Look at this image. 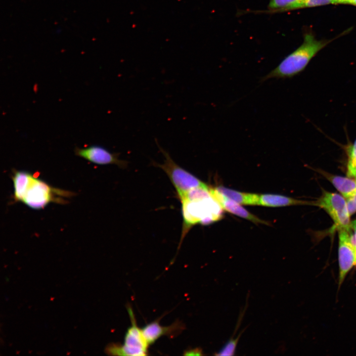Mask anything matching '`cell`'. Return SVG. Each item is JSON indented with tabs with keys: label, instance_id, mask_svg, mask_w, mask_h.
<instances>
[{
	"label": "cell",
	"instance_id": "obj_17",
	"mask_svg": "<svg viewBox=\"0 0 356 356\" xmlns=\"http://www.w3.org/2000/svg\"><path fill=\"white\" fill-rule=\"evenodd\" d=\"M356 175V139L352 145L349 154L348 176L355 177Z\"/></svg>",
	"mask_w": 356,
	"mask_h": 356
},
{
	"label": "cell",
	"instance_id": "obj_5",
	"mask_svg": "<svg viewBox=\"0 0 356 356\" xmlns=\"http://www.w3.org/2000/svg\"><path fill=\"white\" fill-rule=\"evenodd\" d=\"M316 204L327 212L339 230L351 228L347 203L342 196L324 192Z\"/></svg>",
	"mask_w": 356,
	"mask_h": 356
},
{
	"label": "cell",
	"instance_id": "obj_8",
	"mask_svg": "<svg viewBox=\"0 0 356 356\" xmlns=\"http://www.w3.org/2000/svg\"><path fill=\"white\" fill-rule=\"evenodd\" d=\"M74 151L76 155L94 164H115L122 168L127 165V161L119 158V154L111 153L100 145H91L84 148L76 147Z\"/></svg>",
	"mask_w": 356,
	"mask_h": 356
},
{
	"label": "cell",
	"instance_id": "obj_24",
	"mask_svg": "<svg viewBox=\"0 0 356 356\" xmlns=\"http://www.w3.org/2000/svg\"><path fill=\"white\" fill-rule=\"evenodd\" d=\"M355 265H356V262H355Z\"/></svg>",
	"mask_w": 356,
	"mask_h": 356
},
{
	"label": "cell",
	"instance_id": "obj_10",
	"mask_svg": "<svg viewBox=\"0 0 356 356\" xmlns=\"http://www.w3.org/2000/svg\"><path fill=\"white\" fill-rule=\"evenodd\" d=\"M211 191L213 197L220 203L222 209L227 212L256 224H269L267 222L260 219L254 214L248 212L244 208L240 206L239 204L229 200L219 193L214 188H211Z\"/></svg>",
	"mask_w": 356,
	"mask_h": 356
},
{
	"label": "cell",
	"instance_id": "obj_23",
	"mask_svg": "<svg viewBox=\"0 0 356 356\" xmlns=\"http://www.w3.org/2000/svg\"><path fill=\"white\" fill-rule=\"evenodd\" d=\"M353 198L355 199V200L356 201V193L352 196Z\"/></svg>",
	"mask_w": 356,
	"mask_h": 356
},
{
	"label": "cell",
	"instance_id": "obj_20",
	"mask_svg": "<svg viewBox=\"0 0 356 356\" xmlns=\"http://www.w3.org/2000/svg\"><path fill=\"white\" fill-rule=\"evenodd\" d=\"M204 355L202 349L201 348L198 347L193 349H188L183 353V355L184 356H203Z\"/></svg>",
	"mask_w": 356,
	"mask_h": 356
},
{
	"label": "cell",
	"instance_id": "obj_11",
	"mask_svg": "<svg viewBox=\"0 0 356 356\" xmlns=\"http://www.w3.org/2000/svg\"><path fill=\"white\" fill-rule=\"evenodd\" d=\"M214 189L226 198L239 204L259 205L258 194L239 192L223 186H217Z\"/></svg>",
	"mask_w": 356,
	"mask_h": 356
},
{
	"label": "cell",
	"instance_id": "obj_25",
	"mask_svg": "<svg viewBox=\"0 0 356 356\" xmlns=\"http://www.w3.org/2000/svg\"><path fill=\"white\" fill-rule=\"evenodd\" d=\"M354 177H355V178H356V175H355V176Z\"/></svg>",
	"mask_w": 356,
	"mask_h": 356
},
{
	"label": "cell",
	"instance_id": "obj_14",
	"mask_svg": "<svg viewBox=\"0 0 356 356\" xmlns=\"http://www.w3.org/2000/svg\"><path fill=\"white\" fill-rule=\"evenodd\" d=\"M325 177L346 198L356 193V181L350 178L325 173Z\"/></svg>",
	"mask_w": 356,
	"mask_h": 356
},
{
	"label": "cell",
	"instance_id": "obj_13",
	"mask_svg": "<svg viewBox=\"0 0 356 356\" xmlns=\"http://www.w3.org/2000/svg\"><path fill=\"white\" fill-rule=\"evenodd\" d=\"M32 175L24 171H17L12 176L13 198L16 202H21Z\"/></svg>",
	"mask_w": 356,
	"mask_h": 356
},
{
	"label": "cell",
	"instance_id": "obj_3",
	"mask_svg": "<svg viewBox=\"0 0 356 356\" xmlns=\"http://www.w3.org/2000/svg\"><path fill=\"white\" fill-rule=\"evenodd\" d=\"M156 142L165 157L162 164L153 162V165L162 169L167 174L175 187L181 200L191 189L198 187H208L204 182L183 169L172 159L169 153Z\"/></svg>",
	"mask_w": 356,
	"mask_h": 356
},
{
	"label": "cell",
	"instance_id": "obj_16",
	"mask_svg": "<svg viewBox=\"0 0 356 356\" xmlns=\"http://www.w3.org/2000/svg\"><path fill=\"white\" fill-rule=\"evenodd\" d=\"M243 332L239 333L236 337L232 336L225 344V345L221 348L218 352L215 355L216 356H233L235 354L236 348L239 338H240Z\"/></svg>",
	"mask_w": 356,
	"mask_h": 356
},
{
	"label": "cell",
	"instance_id": "obj_4",
	"mask_svg": "<svg viewBox=\"0 0 356 356\" xmlns=\"http://www.w3.org/2000/svg\"><path fill=\"white\" fill-rule=\"evenodd\" d=\"M71 193L56 189L32 176L21 202L33 209H41L52 202H63L57 195L68 196Z\"/></svg>",
	"mask_w": 356,
	"mask_h": 356
},
{
	"label": "cell",
	"instance_id": "obj_18",
	"mask_svg": "<svg viewBox=\"0 0 356 356\" xmlns=\"http://www.w3.org/2000/svg\"><path fill=\"white\" fill-rule=\"evenodd\" d=\"M334 4V0H305L303 8L312 7Z\"/></svg>",
	"mask_w": 356,
	"mask_h": 356
},
{
	"label": "cell",
	"instance_id": "obj_12",
	"mask_svg": "<svg viewBox=\"0 0 356 356\" xmlns=\"http://www.w3.org/2000/svg\"><path fill=\"white\" fill-rule=\"evenodd\" d=\"M308 201L295 199L277 194H265L259 195V205L277 207L296 205L310 204Z\"/></svg>",
	"mask_w": 356,
	"mask_h": 356
},
{
	"label": "cell",
	"instance_id": "obj_1",
	"mask_svg": "<svg viewBox=\"0 0 356 356\" xmlns=\"http://www.w3.org/2000/svg\"><path fill=\"white\" fill-rule=\"evenodd\" d=\"M332 41V40H318L312 32L306 33L302 44L286 56L261 81L264 82L271 79H285L295 76L303 71L311 59Z\"/></svg>",
	"mask_w": 356,
	"mask_h": 356
},
{
	"label": "cell",
	"instance_id": "obj_15",
	"mask_svg": "<svg viewBox=\"0 0 356 356\" xmlns=\"http://www.w3.org/2000/svg\"><path fill=\"white\" fill-rule=\"evenodd\" d=\"M305 0H269L268 13L284 12L303 8Z\"/></svg>",
	"mask_w": 356,
	"mask_h": 356
},
{
	"label": "cell",
	"instance_id": "obj_21",
	"mask_svg": "<svg viewBox=\"0 0 356 356\" xmlns=\"http://www.w3.org/2000/svg\"><path fill=\"white\" fill-rule=\"evenodd\" d=\"M334 4H349L356 6V0H334Z\"/></svg>",
	"mask_w": 356,
	"mask_h": 356
},
{
	"label": "cell",
	"instance_id": "obj_6",
	"mask_svg": "<svg viewBox=\"0 0 356 356\" xmlns=\"http://www.w3.org/2000/svg\"><path fill=\"white\" fill-rule=\"evenodd\" d=\"M132 325L128 329L124 339V345L121 344L122 356H142L147 355L148 344L142 331L137 326L134 312L128 307Z\"/></svg>",
	"mask_w": 356,
	"mask_h": 356
},
{
	"label": "cell",
	"instance_id": "obj_19",
	"mask_svg": "<svg viewBox=\"0 0 356 356\" xmlns=\"http://www.w3.org/2000/svg\"><path fill=\"white\" fill-rule=\"evenodd\" d=\"M346 203L350 215H353L356 212V201L352 196L347 198Z\"/></svg>",
	"mask_w": 356,
	"mask_h": 356
},
{
	"label": "cell",
	"instance_id": "obj_7",
	"mask_svg": "<svg viewBox=\"0 0 356 356\" xmlns=\"http://www.w3.org/2000/svg\"><path fill=\"white\" fill-rule=\"evenodd\" d=\"M338 257L340 286L347 274L355 265L356 247L354 244V234L351 228L339 230Z\"/></svg>",
	"mask_w": 356,
	"mask_h": 356
},
{
	"label": "cell",
	"instance_id": "obj_22",
	"mask_svg": "<svg viewBox=\"0 0 356 356\" xmlns=\"http://www.w3.org/2000/svg\"><path fill=\"white\" fill-rule=\"evenodd\" d=\"M351 227L353 228L354 231V237L355 243V247L356 248V219L353 221L351 223Z\"/></svg>",
	"mask_w": 356,
	"mask_h": 356
},
{
	"label": "cell",
	"instance_id": "obj_2",
	"mask_svg": "<svg viewBox=\"0 0 356 356\" xmlns=\"http://www.w3.org/2000/svg\"><path fill=\"white\" fill-rule=\"evenodd\" d=\"M181 202L183 226L180 241L194 225L198 223L207 225L222 217V208L213 195L202 199Z\"/></svg>",
	"mask_w": 356,
	"mask_h": 356
},
{
	"label": "cell",
	"instance_id": "obj_9",
	"mask_svg": "<svg viewBox=\"0 0 356 356\" xmlns=\"http://www.w3.org/2000/svg\"><path fill=\"white\" fill-rule=\"evenodd\" d=\"M184 328V324L179 320H176L168 326H161L159 321L156 320L146 325L142 329V331L145 340L149 345L154 343L163 335H167L171 338L177 336Z\"/></svg>",
	"mask_w": 356,
	"mask_h": 356
}]
</instances>
